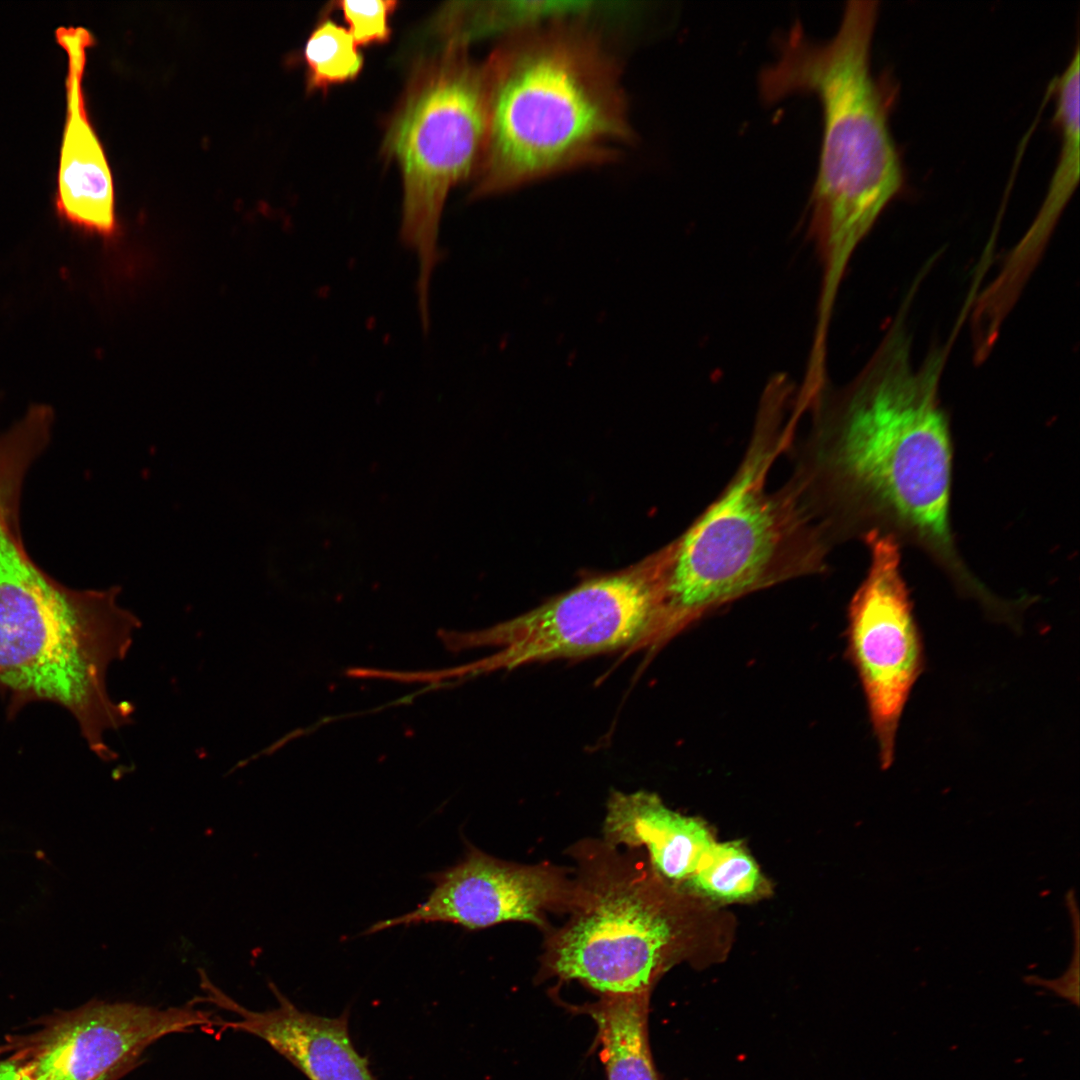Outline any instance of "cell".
Instances as JSON below:
<instances>
[{
	"label": "cell",
	"mask_w": 1080,
	"mask_h": 1080,
	"mask_svg": "<svg viewBox=\"0 0 1080 1080\" xmlns=\"http://www.w3.org/2000/svg\"><path fill=\"white\" fill-rule=\"evenodd\" d=\"M334 4L342 11L357 45L384 43L389 39L388 20L396 9V1H340Z\"/></svg>",
	"instance_id": "d6986e66"
},
{
	"label": "cell",
	"mask_w": 1080,
	"mask_h": 1080,
	"mask_svg": "<svg viewBox=\"0 0 1080 1080\" xmlns=\"http://www.w3.org/2000/svg\"><path fill=\"white\" fill-rule=\"evenodd\" d=\"M761 884L757 864L739 844L716 841L686 883L702 894L726 901L751 897Z\"/></svg>",
	"instance_id": "e0dca14e"
},
{
	"label": "cell",
	"mask_w": 1080,
	"mask_h": 1080,
	"mask_svg": "<svg viewBox=\"0 0 1080 1080\" xmlns=\"http://www.w3.org/2000/svg\"><path fill=\"white\" fill-rule=\"evenodd\" d=\"M467 40L446 47L414 74L385 139L399 164L404 198L401 238L419 262V311L427 312L432 273L440 260L441 213L453 186L476 173L488 124L483 65L474 64Z\"/></svg>",
	"instance_id": "52a82bcc"
},
{
	"label": "cell",
	"mask_w": 1080,
	"mask_h": 1080,
	"mask_svg": "<svg viewBox=\"0 0 1080 1080\" xmlns=\"http://www.w3.org/2000/svg\"><path fill=\"white\" fill-rule=\"evenodd\" d=\"M572 14L511 30L483 64L488 124L475 196L616 160L631 143L618 65Z\"/></svg>",
	"instance_id": "7a4b0ae2"
},
{
	"label": "cell",
	"mask_w": 1080,
	"mask_h": 1080,
	"mask_svg": "<svg viewBox=\"0 0 1080 1080\" xmlns=\"http://www.w3.org/2000/svg\"><path fill=\"white\" fill-rule=\"evenodd\" d=\"M357 46L350 32L332 20L318 24L304 49L308 88L326 89L355 79L363 67Z\"/></svg>",
	"instance_id": "ac0fdd59"
},
{
	"label": "cell",
	"mask_w": 1080,
	"mask_h": 1080,
	"mask_svg": "<svg viewBox=\"0 0 1080 1080\" xmlns=\"http://www.w3.org/2000/svg\"><path fill=\"white\" fill-rule=\"evenodd\" d=\"M603 831V840L612 846L645 849L653 870L677 889L715 842L701 821L669 809L646 791L613 792Z\"/></svg>",
	"instance_id": "9a60e30c"
},
{
	"label": "cell",
	"mask_w": 1080,
	"mask_h": 1080,
	"mask_svg": "<svg viewBox=\"0 0 1080 1080\" xmlns=\"http://www.w3.org/2000/svg\"><path fill=\"white\" fill-rule=\"evenodd\" d=\"M867 575L849 607V651L866 696L882 768L894 760L902 712L924 667L921 635L892 535L864 536Z\"/></svg>",
	"instance_id": "9c48e42d"
},
{
	"label": "cell",
	"mask_w": 1080,
	"mask_h": 1080,
	"mask_svg": "<svg viewBox=\"0 0 1080 1080\" xmlns=\"http://www.w3.org/2000/svg\"><path fill=\"white\" fill-rule=\"evenodd\" d=\"M197 971L204 995L192 1003H207L235 1015L232 1020L214 1018L219 1031H243L264 1040L309 1080H374L367 1058L350 1038L348 1010L338 1017L302 1011L269 983L278 1005L252 1011L217 987L204 969Z\"/></svg>",
	"instance_id": "7c38bea8"
},
{
	"label": "cell",
	"mask_w": 1080,
	"mask_h": 1080,
	"mask_svg": "<svg viewBox=\"0 0 1080 1080\" xmlns=\"http://www.w3.org/2000/svg\"><path fill=\"white\" fill-rule=\"evenodd\" d=\"M577 900L568 921L545 933L537 978L577 981L599 996L651 993L689 955L691 903L641 849L581 840L568 849Z\"/></svg>",
	"instance_id": "8992f818"
},
{
	"label": "cell",
	"mask_w": 1080,
	"mask_h": 1080,
	"mask_svg": "<svg viewBox=\"0 0 1080 1080\" xmlns=\"http://www.w3.org/2000/svg\"><path fill=\"white\" fill-rule=\"evenodd\" d=\"M879 2L846 4L832 39L815 42L797 22L777 40V57L760 73L761 98L817 96L823 142L811 197L810 233L822 265L818 308L834 309L850 259L901 191L904 174L889 127V102L871 70Z\"/></svg>",
	"instance_id": "3957f363"
},
{
	"label": "cell",
	"mask_w": 1080,
	"mask_h": 1080,
	"mask_svg": "<svg viewBox=\"0 0 1080 1080\" xmlns=\"http://www.w3.org/2000/svg\"><path fill=\"white\" fill-rule=\"evenodd\" d=\"M788 396L767 389L751 446L728 487L667 554L649 635L659 650L708 611L786 578L814 571L819 536L797 496L768 490V473L799 417L784 422Z\"/></svg>",
	"instance_id": "5b68a950"
},
{
	"label": "cell",
	"mask_w": 1080,
	"mask_h": 1080,
	"mask_svg": "<svg viewBox=\"0 0 1080 1080\" xmlns=\"http://www.w3.org/2000/svg\"><path fill=\"white\" fill-rule=\"evenodd\" d=\"M660 604L659 574L621 573L587 581L488 629L448 638L450 647L496 652L463 669L480 674L535 662L631 649L652 626Z\"/></svg>",
	"instance_id": "ba28073f"
},
{
	"label": "cell",
	"mask_w": 1080,
	"mask_h": 1080,
	"mask_svg": "<svg viewBox=\"0 0 1080 1080\" xmlns=\"http://www.w3.org/2000/svg\"><path fill=\"white\" fill-rule=\"evenodd\" d=\"M210 1011L91 1001L19 1041L9 1058L31 1080H118L162 1037L213 1027Z\"/></svg>",
	"instance_id": "30bf717a"
},
{
	"label": "cell",
	"mask_w": 1080,
	"mask_h": 1080,
	"mask_svg": "<svg viewBox=\"0 0 1080 1080\" xmlns=\"http://www.w3.org/2000/svg\"><path fill=\"white\" fill-rule=\"evenodd\" d=\"M650 995L600 996L585 1007L597 1025L607 1080H661L649 1041Z\"/></svg>",
	"instance_id": "2e32d148"
},
{
	"label": "cell",
	"mask_w": 1080,
	"mask_h": 1080,
	"mask_svg": "<svg viewBox=\"0 0 1080 1080\" xmlns=\"http://www.w3.org/2000/svg\"><path fill=\"white\" fill-rule=\"evenodd\" d=\"M1080 54L1073 57L1054 81V120L1060 131V152L1056 167L1036 217L1005 258L1000 271L978 293L976 308L987 320L1001 323L1022 291L1073 196L1080 178Z\"/></svg>",
	"instance_id": "5bb4252c"
},
{
	"label": "cell",
	"mask_w": 1080,
	"mask_h": 1080,
	"mask_svg": "<svg viewBox=\"0 0 1080 1080\" xmlns=\"http://www.w3.org/2000/svg\"><path fill=\"white\" fill-rule=\"evenodd\" d=\"M907 295L870 360L822 427L820 462L847 535H892L924 552L960 593L998 601L961 556L951 525L953 441L939 388L963 321L921 363L912 352Z\"/></svg>",
	"instance_id": "6da1fadb"
},
{
	"label": "cell",
	"mask_w": 1080,
	"mask_h": 1080,
	"mask_svg": "<svg viewBox=\"0 0 1080 1080\" xmlns=\"http://www.w3.org/2000/svg\"><path fill=\"white\" fill-rule=\"evenodd\" d=\"M0 1080H31L10 1058L0 1059Z\"/></svg>",
	"instance_id": "44dd1931"
},
{
	"label": "cell",
	"mask_w": 1080,
	"mask_h": 1080,
	"mask_svg": "<svg viewBox=\"0 0 1080 1080\" xmlns=\"http://www.w3.org/2000/svg\"><path fill=\"white\" fill-rule=\"evenodd\" d=\"M58 44L67 55L66 121L60 149L56 208L78 227L109 236L115 231L114 188L108 161L85 108L86 50L93 44L84 27H59Z\"/></svg>",
	"instance_id": "4fadbf2b"
},
{
	"label": "cell",
	"mask_w": 1080,
	"mask_h": 1080,
	"mask_svg": "<svg viewBox=\"0 0 1080 1080\" xmlns=\"http://www.w3.org/2000/svg\"><path fill=\"white\" fill-rule=\"evenodd\" d=\"M23 484L0 473V695L10 714L39 701L61 706L90 750L113 761L105 736L133 723L135 708L110 698L106 674L141 621L118 604L119 586L70 588L35 563L20 530Z\"/></svg>",
	"instance_id": "277c9868"
},
{
	"label": "cell",
	"mask_w": 1080,
	"mask_h": 1080,
	"mask_svg": "<svg viewBox=\"0 0 1080 1080\" xmlns=\"http://www.w3.org/2000/svg\"><path fill=\"white\" fill-rule=\"evenodd\" d=\"M1075 920V951L1074 960H1072L1070 966L1062 975V977L1055 980H1045L1035 976H1030L1027 982L1034 985H1041L1055 994L1065 998L1066 1000L1074 1003L1076 1006L1079 1003V921H1078V909L1074 911Z\"/></svg>",
	"instance_id": "ffe728a7"
},
{
	"label": "cell",
	"mask_w": 1080,
	"mask_h": 1080,
	"mask_svg": "<svg viewBox=\"0 0 1080 1080\" xmlns=\"http://www.w3.org/2000/svg\"><path fill=\"white\" fill-rule=\"evenodd\" d=\"M433 889L403 915L381 920L362 935L396 926L450 923L467 930L505 922H526L546 933L550 913H570L577 900L569 869L543 862L524 865L498 859L466 842L454 865L427 875Z\"/></svg>",
	"instance_id": "8fae6325"
}]
</instances>
